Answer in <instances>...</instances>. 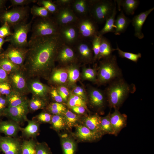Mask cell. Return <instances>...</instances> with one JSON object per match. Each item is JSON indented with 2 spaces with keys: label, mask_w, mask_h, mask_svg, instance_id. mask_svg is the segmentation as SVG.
<instances>
[{
  "label": "cell",
  "mask_w": 154,
  "mask_h": 154,
  "mask_svg": "<svg viewBox=\"0 0 154 154\" xmlns=\"http://www.w3.org/2000/svg\"><path fill=\"white\" fill-rule=\"evenodd\" d=\"M101 37L102 36L97 35L92 40V48L94 55V60L97 59L99 55Z\"/></svg>",
  "instance_id": "44"
},
{
  "label": "cell",
  "mask_w": 154,
  "mask_h": 154,
  "mask_svg": "<svg viewBox=\"0 0 154 154\" xmlns=\"http://www.w3.org/2000/svg\"><path fill=\"white\" fill-rule=\"evenodd\" d=\"M6 0H0V14L5 10Z\"/></svg>",
  "instance_id": "60"
},
{
  "label": "cell",
  "mask_w": 154,
  "mask_h": 154,
  "mask_svg": "<svg viewBox=\"0 0 154 154\" xmlns=\"http://www.w3.org/2000/svg\"><path fill=\"white\" fill-rule=\"evenodd\" d=\"M27 48L16 47L10 44L0 56L5 57L22 69L25 60Z\"/></svg>",
  "instance_id": "9"
},
{
  "label": "cell",
  "mask_w": 154,
  "mask_h": 154,
  "mask_svg": "<svg viewBox=\"0 0 154 154\" xmlns=\"http://www.w3.org/2000/svg\"><path fill=\"white\" fill-rule=\"evenodd\" d=\"M1 117L0 116V122L2 120L1 119Z\"/></svg>",
  "instance_id": "61"
},
{
  "label": "cell",
  "mask_w": 154,
  "mask_h": 154,
  "mask_svg": "<svg viewBox=\"0 0 154 154\" xmlns=\"http://www.w3.org/2000/svg\"><path fill=\"white\" fill-rule=\"evenodd\" d=\"M50 123L52 128L57 131L63 129L66 125L63 117L60 115H52Z\"/></svg>",
  "instance_id": "39"
},
{
  "label": "cell",
  "mask_w": 154,
  "mask_h": 154,
  "mask_svg": "<svg viewBox=\"0 0 154 154\" xmlns=\"http://www.w3.org/2000/svg\"><path fill=\"white\" fill-rule=\"evenodd\" d=\"M110 120L114 129L116 136L119 133L122 129L125 127L127 124V116L121 113L118 110L110 114Z\"/></svg>",
  "instance_id": "17"
},
{
  "label": "cell",
  "mask_w": 154,
  "mask_h": 154,
  "mask_svg": "<svg viewBox=\"0 0 154 154\" xmlns=\"http://www.w3.org/2000/svg\"><path fill=\"white\" fill-rule=\"evenodd\" d=\"M28 103V102L17 106L8 107L5 110L3 116L20 125L25 121H27L28 119L27 115L30 112Z\"/></svg>",
  "instance_id": "10"
},
{
  "label": "cell",
  "mask_w": 154,
  "mask_h": 154,
  "mask_svg": "<svg viewBox=\"0 0 154 154\" xmlns=\"http://www.w3.org/2000/svg\"><path fill=\"white\" fill-rule=\"evenodd\" d=\"M97 23L90 16L79 21L78 26V33L82 37L91 39L98 35Z\"/></svg>",
  "instance_id": "12"
},
{
  "label": "cell",
  "mask_w": 154,
  "mask_h": 154,
  "mask_svg": "<svg viewBox=\"0 0 154 154\" xmlns=\"http://www.w3.org/2000/svg\"><path fill=\"white\" fill-rule=\"evenodd\" d=\"M78 49L82 58L88 61L92 59L93 50L92 44L87 42H80L78 44Z\"/></svg>",
  "instance_id": "29"
},
{
  "label": "cell",
  "mask_w": 154,
  "mask_h": 154,
  "mask_svg": "<svg viewBox=\"0 0 154 154\" xmlns=\"http://www.w3.org/2000/svg\"><path fill=\"white\" fill-rule=\"evenodd\" d=\"M13 91L8 81L0 83V95L7 97Z\"/></svg>",
  "instance_id": "46"
},
{
  "label": "cell",
  "mask_w": 154,
  "mask_h": 154,
  "mask_svg": "<svg viewBox=\"0 0 154 154\" xmlns=\"http://www.w3.org/2000/svg\"><path fill=\"white\" fill-rule=\"evenodd\" d=\"M64 44L59 34L30 38L22 68L27 78L42 76L49 71Z\"/></svg>",
  "instance_id": "1"
},
{
  "label": "cell",
  "mask_w": 154,
  "mask_h": 154,
  "mask_svg": "<svg viewBox=\"0 0 154 154\" xmlns=\"http://www.w3.org/2000/svg\"><path fill=\"white\" fill-rule=\"evenodd\" d=\"M101 117L97 114L87 117L84 119L85 126L92 131L102 133L100 126Z\"/></svg>",
  "instance_id": "25"
},
{
  "label": "cell",
  "mask_w": 154,
  "mask_h": 154,
  "mask_svg": "<svg viewBox=\"0 0 154 154\" xmlns=\"http://www.w3.org/2000/svg\"><path fill=\"white\" fill-rule=\"evenodd\" d=\"M29 8L27 6H16L9 10H5L0 14V22H6L10 27L26 21L29 14Z\"/></svg>",
  "instance_id": "6"
},
{
  "label": "cell",
  "mask_w": 154,
  "mask_h": 154,
  "mask_svg": "<svg viewBox=\"0 0 154 154\" xmlns=\"http://www.w3.org/2000/svg\"><path fill=\"white\" fill-rule=\"evenodd\" d=\"M50 94L52 98L56 102L60 103L62 102V97L56 90L53 89L51 90Z\"/></svg>",
  "instance_id": "54"
},
{
  "label": "cell",
  "mask_w": 154,
  "mask_h": 154,
  "mask_svg": "<svg viewBox=\"0 0 154 154\" xmlns=\"http://www.w3.org/2000/svg\"><path fill=\"white\" fill-rule=\"evenodd\" d=\"M30 38L50 36L59 34V28L55 19L50 17L38 18L32 27Z\"/></svg>",
  "instance_id": "5"
},
{
  "label": "cell",
  "mask_w": 154,
  "mask_h": 154,
  "mask_svg": "<svg viewBox=\"0 0 154 154\" xmlns=\"http://www.w3.org/2000/svg\"><path fill=\"white\" fill-rule=\"evenodd\" d=\"M72 110L76 113L82 114L84 113L85 112V107L82 106H75L71 108Z\"/></svg>",
  "instance_id": "57"
},
{
  "label": "cell",
  "mask_w": 154,
  "mask_h": 154,
  "mask_svg": "<svg viewBox=\"0 0 154 154\" xmlns=\"http://www.w3.org/2000/svg\"><path fill=\"white\" fill-rule=\"evenodd\" d=\"M136 90L135 84H129L123 77L109 83L105 93L109 108L119 110L129 95L134 93Z\"/></svg>",
  "instance_id": "2"
},
{
  "label": "cell",
  "mask_w": 154,
  "mask_h": 154,
  "mask_svg": "<svg viewBox=\"0 0 154 154\" xmlns=\"http://www.w3.org/2000/svg\"><path fill=\"white\" fill-rule=\"evenodd\" d=\"M22 128L19 124L11 120H1L0 122V133L5 136L17 137Z\"/></svg>",
  "instance_id": "18"
},
{
  "label": "cell",
  "mask_w": 154,
  "mask_h": 154,
  "mask_svg": "<svg viewBox=\"0 0 154 154\" xmlns=\"http://www.w3.org/2000/svg\"><path fill=\"white\" fill-rule=\"evenodd\" d=\"M36 154H52L50 149L44 142H37L36 149Z\"/></svg>",
  "instance_id": "48"
},
{
  "label": "cell",
  "mask_w": 154,
  "mask_h": 154,
  "mask_svg": "<svg viewBox=\"0 0 154 154\" xmlns=\"http://www.w3.org/2000/svg\"><path fill=\"white\" fill-rule=\"evenodd\" d=\"M90 1L76 0L73 3L72 8L74 11L79 15H85L89 13Z\"/></svg>",
  "instance_id": "30"
},
{
  "label": "cell",
  "mask_w": 154,
  "mask_h": 154,
  "mask_svg": "<svg viewBox=\"0 0 154 154\" xmlns=\"http://www.w3.org/2000/svg\"><path fill=\"white\" fill-rule=\"evenodd\" d=\"M58 59L63 63L72 60L74 57V54L72 49L64 44L60 49L57 55Z\"/></svg>",
  "instance_id": "28"
},
{
  "label": "cell",
  "mask_w": 154,
  "mask_h": 154,
  "mask_svg": "<svg viewBox=\"0 0 154 154\" xmlns=\"http://www.w3.org/2000/svg\"><path fill=\"white\" fill-rule=\"evenodd\" d=\"M67 6L59 8L55 14V20L58 25H66L76 22L78 19L72 9Z\"/></svg>",
  "instance_id": "13"
},
{
  "label": "cell",
  "mask_w": 154,
  "mask_h": 154,
  "mask_svg": "<svg viewBox=\"0 0 154 154\" xmlns=\"http://www.w3.org/2000/svg\"><path fill=\"white\" fill-rule=\"evenodd\" d=\"M117 3L119 10H121V7L123 9L126 14L133 15L139 4V1L138 0H115Z\"/></svg>",
  "instance_id": "23"
},
{
  "label": "cell",
  "mask_w": 154,
  "mask_h": 154,
  "mask_svg": "<svg viewBox=\"0 0 154 154\" xmlns=\"http://www.w3.org/2000/svg\"><path fill=\"white\" fill-rule=\"evenodd\" d=\"M36 0H11V5L14 7L25 6L31 3L37 2Z\"/></svg>",
  "instance_id": "51"
},
{
  "label": "cell",
  "mask_w": 154,
  "mask_h": 154,
  "mask_svg": "<svg viewBox=\"0 0 154 154\" xmlns=\"http://www.w3.org/2000/svg\"><path fill=\"white\" fill-rule=\"evenodd\" d=\"M37 142L35 139L23 141L21 146V154H36Z\"/></svg>",
  "instance_id": "31"
},
{
  "label": "cell",
  "mask_w": 154,
  "mask_h": 154,
  "mask_svg": "<svg viewBox=\"0 0 154 154\" xmlns=\"http://www.w3.org/2000/svg\"><path fill=\"white\" fill-rule=\"evenodd\" d=\"M68 73V80L71 83L76 82L80 76V73L79 70L75 67L70 68Z\"/></svg>",
  "instance_id": "49"
},
{
  "label": "cell",
  "mask_w": 154,
  "mask_h": 154,
  "mask_svg": "<svg viewBox=\"0 0 154 154\" xmlns=\"http://www.w3.org/2000/svg\"><path fill=\"white\" fill-rule=\"evenodd\" d=\"M115 49L112 47L110 41L106 37L102 36L97 59L100 60L107 58L112 55Z\"/></svg>",
  "instance_id": "24"
},
{
  "label": "cell",
  "mask_w": 154,
  "mask_h": 154,
  "mask_svg": "<svg viewBox=\"0 0 154 154\" xmlns=\"http://www.w3.org/2000/svg\"><path fill=\"white\" fill-rule=\"evenodd\" d=\"M89 96L91 106L98 110L102 109L107 103L105 92L98 89L92 88L89 91Z\"/></svg>",
  "instance_id": "16"
},
{
  "label": "cell",
  "mask_w": 154,
  "mask_h": 154,
  "mask_svg": "<svg viewBox=\"0 0 154 154\" xmlns=\"http://www.w3.org/2000/svg\"><path fill=\"white\" fill-rule=\"evenodd\" d=\"M115 50L117 51L119 56L120 57L127 59L135 63H137L141 57V53H133L124 51L120 49L117 45V48L115 49Z\"/></svg>",
  "instance_id": "37"
},
{
  "label": "cell",
  "mask_w": 154,
  "mask_h": 154,
  "mask_svg": "<svg viewBox=\"0 0 154 154\" xmlns=\"http://www.w3.org/2000/svg\"><path fill=\"white\" fill-rule=\"evenodd\" d=\"M55 2L57 5L64 6L68 5L72 1L70 0H57Z\"/></svg>",
  "instance_id": "58"
},
{
  "label": "cell",
  "mask_w": 154,
  "mask_h": 154,
  "mask_svg": "<svg viewBox=\"0 0 154 154\" xmlns=\"http://www.w3.org/2000/svg\"><path fill=\"white\" fill-rule=\"evenodd\" d=\"M8 74L0 67V83L8 81Z\"/></svg>",
  "instance_id": "56"
},
{
  "label": "cell",
  "mask_w": 154,
  "mask_h": 154,
  "mask_svg": "<svg viewBox=\"0 0 154 154\" xmlns=\"http://www.w3.org/2000/svg\"><path fill=\"white\" fill-rule=\"evenodd\" d=\"M58 92L62 97L63 100L66 101L69 94L68 89L64 86L60 87L57 90Z\"/></svg>",
  "instance_id": "53"
},
{
  "label": "cell",
  "mask_w": 154,
  "mask_h": 154,
  "mask_svg": "<svg viewBox=\"0 0 154 154\" xmlns=\"http://www.w3.org/2000/svg\"><path fill=\"white\" fill-rule=\"evenodd\" d=\"M47 109L50 114L53 115H60L66 111L65 107L60 103H51L47 107Z\"/></svg>",
  "instance_id": "42"
},
{
  "label": "cell",
  "mask_w": 154,
  "mask_h": 154,
  "mask_svg": "<svg viewBox=\"0 0 154 154\" xmlns=\"http://www.w3.org/2000/svg\"><path fill=\"white\" fill-rule=\"evenodd\" d=\"M110 112L106 116L101 117V130L103 135L109 134L114 135V131L111 123L110 119Z\"/></svg>",
  "instance_id": "33"
},
{
  "label": "cell",
  "mask_w": 154,
  "mask_h": 154,
  "mask_svg": "<svg viewBox=\"0 0 154 154\" xmlns=\"http://www.w3.org/2000/svg\"><path fill=\"white\" fill-rule=\"evenodd\" d=\"M62 145L64 154H74L76 145L74 141L69 138L62 139Z\"/></svg>",
  "instance_id": "38"
},
{
  "label": "cell",
  "mask_w": 154,
  "mask_h": 154,
  "mask_svg": "<svg viewBox=\"0 0 154 154\" xmlns=\"http://www.w3.org/2000/svg\"><path fill=\"white\" fill-rule=\"evenodd\" d=\"M8 103V107H15L21 105L28 102L26 95H23L13 91L6 97Z\"/></svg>",
  "instance_id": "27"
},
{
  "label": "cell",
  "mask_w": 154,
  "mask_h": 154,
  "mask_svg": "<svg viewBox=\"0 0 154 154\" xmlns=\"http://www.w3.org/2000/svg\"><path fill=\"white\" fill-rule=\"evenodd\" d=\"M68 105L70 108L78 106H82L87 109L85 100L75 94L71 95L68 99Z\"/></svg>",
  "instance_id": "43"
},
{
  "label": "cell",
  "mask_w": 154,
  "mask_h": 154,
  "mask_svg": "<svg viewBox=\"0 0 154 154\" xmlns=\"http://www.w3.org/2000/svg\"><path fill=\"white\" fill-rule=\"evenodd\" d=\"M27 125L21 130L22 136L29 139H35L39 134L40 123L36 120L27 119Z\"/></svg>",
  "instance_id": "20"
},
{
  "label": "cell",
  "mask_w": 154,
  "mask_h": 154,
  "mask_svg": "<svg viewBox=\"0 0 154 154\" xmlns=\"http://www.w3.org/2000/svg\"><path fill=\"white\" fill-rule=\"evenodd\" d=\"M45 100L32 96L28 103L29 111L34 112L39 109H44L46 105Z\"/></svg>",
  "instance_id": "32"
},
{
  "label": "cell",
  "mask_w": 154,
  "mask_h": 154,
  "mask_svg": "<svg viewBox=\"0 0 154 154\" xmlns=\"http://www.w3.org/2000/svg\"><path fill=\"white\" fill-rule=\"evenodd\" d=\"M117 13L116 3L111 15L106 20L105 25L103 28L98 32V35L102 36L109 32L114 33L115 26V17Z\"/></svg>",
  "instance_id": "26"
},
{
  "label": "cell",
  "mask_w": 154,
  "mask_h": 154,
  "mask_svg": "<svg viewBox=\"0 0 154 154\" xmlns=\"http://www.w3.org/2000/svg\"><path fill=\"white\" fill-rule=\"evenodd\" d=\"M68 78V73L64 70L59 69L53 72L51 76L52 81L58 83H65Z\"/></svg>",
  "instance_id": "35"
},
{
  "label": "cell",
  "mask_w": 154,
  "mask_h": 154,
  "mask_svg": "<svg viewBox=\"0 0 154 154\" xmlns=\"http://www.w3.org/2000/svg\"><path fill=\"white\" fill-rule=\"evenodd\" d=\"M10 26L6 22L3 23L0 27V37L5 38L12 34Z\"/></svg>",
  "instance_id": "50"
},
{
  "label": "cell",
  "mask_w": 154,
  "mask_h": 154,
  "mask_svg": "<svg viewBox=\"0 0 154 154\" xmlns=\"http://www.w3.org/2000/svg\"><path fill=\"white\" fill-rule=\"evenodd\" d=\"M0 67L8 74L22 69L7 58L0 56Z\"/></svg>",
  "instance_id": "34"
},
{
  "label": "cell",
  "mask_w": 154,
  "mask_h": 154,
  "mask_svg": "<svg viewBox=\"0 0 154 154\" xmlns=\"http://www.w3.org/2000/svg\"><path fill=\"white\" fill-rule=\"evenodd\" d=\"M32 21L29 23L26 21L14 26V31L11 35L6 38L10 44L17 47L27 48L28 45L27 36L30 31Z\"/></svg>",
  "instance_id": "7"
},
{
  "label": "cell",
  "mask_w": 154,
  "mask_h": 154,
  "mask_svg": "<svg viewBox=\"0 0 154 154\" xmlns=\"http://www.w3.org/2000/svg\"><path fill=\"white\" fill-rule=\"evenodd\" d=\"M8 107V103L7 97L0 95V116H3V113Z\"/></svg>",
  "instance_id": "52"
},
{
  "label": "cell",
  "mask_w": 154,
  "mask_h": 154,
  "mask_svg": "<svg viewBox=\"0 0 154 154\" xmlns=\"http://www.w3.org/2000/svg\"><path fill=\"white\" fill-rule=\"evenodd\" d=\"M100 132L91 131L85 126L77 127L75 135L80 139L84 141H94L100 139L103 135Z\"/></svg>",
  "instance_id": "19"
},
{
  "label": "cell",
  "mask_w": 154,
  "mask_h": 154,
  "mask_svg": "<svg viewBox=\"0 0 154 154\" xmlns=\"http://www.w3.org/2000/svg\"><path fill=\"white\" fill-rule=\"evenodd\" d=\"M30 79L27 80L29 92L32 94V96L45 100L48 91V87L37 79L35 78Z\"/></svg>",
  "instance_id": "15"
},
{
  "label": "cell",
  "mask_w": 154,
  "mask_h": 154,
  "mask_svg": "<svg viewBox=\"0 0 154 154\" xmlns=\"http://www.w3.org/2000/svg\"><path fill=\"white\" fill-rule=\"evenodd\" d=\"M52 115L50 113L46 112H42L34 117L33 119H35L40 123H50Z\"/></svg>",
  "instance_id": "45"
},
{
  "label": "cell",
  "mask_w": 154,
  "mask_h": 154,
  "mask_svg": "<svg viewBox=\"0 0 154 154\" xmlns=\"http://www.w3.org/2000/svg\"><path fill=\"white\" fill-rule=\"evenodd\" d=\"M0 154H1L0 153Z\"/></svg>",
  "instance_id": "62"
},
{
  "label": "cell",
  "mask_w": 154,
  "mask_h": 154,
  "mask_svg": "<svg viewBox=\"0 0 154 154\" xmlns=\"http://www.w3.org/2000/svg\"><path fill=\"white\" fill-rule=\"evenodd\" d=\"M27 78L22 69L8 74V81L13 91L26 95L29 91Z\"/></svg>",
  "instance_id": "8"
},
{
  "label": "cell",
  "mask_w": 154,
  "mask_h": 154,
  "mask_svg": "<svg viewBox=\"0 0 154 154\" xmlns=\"http://www.w3.org/2000/svg\"><path fill=\"white\" fill-rule=\"evenodd\" d=\"M96 81L100 84H107L123 77L121 68L119 66L117 57L112 54L100 62Z\"/></svg>",
  "instance_id": "3"
},
{
  "label": "cell",
  "mask_w": 154,
  "mask_h": 154,
  "mask_svg": "<svg viewBox=\"0 0 154 154\" xmlns=\"http://www.w3.org/2000/svg\"><path fill=\"white\" fill-rule=\"evenodd\" d=\"M22 141L19 138L0 135V151L4 154H21Z\"/></svg>",
  "instance_id": "11"
},
{
  "label": "cell",
  "mask_w": 154,
  "mask_h": 154,
  "mask_svg": "<svg viewBox=\"0 0 154 154\" xmlns=\"http://www.w3.org/2000/svg\"><path fill=\"white\" fill-rule=\"evenodd\" d=\"M63 114L66 125L70 128L73 127L78 121V116L69 110H66Z\"/></svg>",
  "instance_id": "36"
},
{
  "label": "cell",
  "mask_w": 154,
  "mask_h": 154,
  "mask_svg": "<svg viewBox=\"0 0 154 154\" xmlns=\"http://www.w3.org/2000/svg\"><path fill=\"white\" fill-rule=\"evenodd\" d=\"M30 11L33 17L46 18L50 17V13L42 6L34 5L31 9Z\"/></svg>",
  "instance_id": "40"
},
{
  "label": "cell",
  "mask_w": 154,
  "mask_h": 154,
  "mask_svg": "<svg viewBox=\"0 0 154 154\" xmlns=\"http://www.w3.org/2000/svg\"><path fill=\"white\" fill-rule=\"evenodd\" d=\"M70 25V24H69ZM68 25L59 29V34L63 41L69 44L75 42L77 39L78 30L73 26Z\"/></svg>",
  "instance_id": "21"
},
{
  "label": "cell",
  "mask_w": 154,
  "mask_h": 154,
  "mask_svg": "<svg viewBox=\"0 0 154 154\" xmlns=\"http://www.w3.org/2000/svg\"><path fill=\"white\" fill-rule=\"evenodd\" d=\"M116 4L115 0H90V16L97 23H102L111 15Z\"/></svg>",
  "instance_id": "4"
},
{
  "label": "cell",
  "mask_w": 154,
  "mask_h": 154,
  "mask_svg": "<svg viewBox=\"0 0 154 154\" xmlns=\"http://www.w3.org/2000/svg\"><path fill=\"white\" fill-rule=\"evenodd\" d=\"M9 40L7 38H5L0 37V54H1L3 51L2 46L4 43L7 42H9Z\"/></svg>",
  "instance_id": "59"
},
{
  "label": "cell",
  "mask_w": 154,
  "mask_h": 154,
  "mask_svg": "<svg viewBox=\"0 0 154 154\" xmlns=\"http://www.w3.org/2000/svg\"><path fill=\"white\" fill-rule=\"evenodd\" d=\"M131 22V20L126 17L121 11L115 20V35H120L124 33Z\"/></svg>",
  "instance_id": "22"
},
{
  "label": "cell",
  "mask_w": 154,
  "mask_h": 154,
  "mask_svg": "<svg viewBox=\"0 0 154 154\" xmlns=\"http://www.w3.org/2000/svg\"><path fill=\"white\" fill-rule=\"evenodd\" d=\"M97 75L96 70L94 68H86L83 72V77L85 79L92 81H96Z\"/></svg>",
  "instance_id": "47"
},
{
  "label": "cell",
  "mask_w": 154,
  "mask_h": 154,
  "mask_svg": "<svg viewBox=\"0 0 154 154\" xmlns=\"http://www.w3.org/2000/svg\"><path fill=\"white\" fill-rule=\"evenodd\" d=\"M153 7L135 16L131 20L132 25L134 27V36L139 39H142L144 37L142 32V28L144 23L148 16L153 10Z\"/></svg>",
  "instance_id": "14"
},
{
  "label": "cell",
  "mask_w": 154,
  "mask_h": 154,
  "mask_svg": "<svg viewBox=\"0 0 154 154\" xmlns=\"http://www.w3.org/2000/svg\"><path fill=\"white\" fill-rule=\"evenodd\" d=\"M75 95L82 98L85 100L86 99V96L83 89L80 86H77L73 90Z\"/></svg>",
  "instance_id": "55"
},
{
  "label": "cell",
  "mask_w": 154,
  "mask_h": 154,
  "mask_svg": "<svg viewBox=\"0 0 154 154\" xmlns=\"http://www.w3.org/2000/svg\"><path fill=\"white\" fill-rule=\"evenodd\" d=\"M37 2L39 5L45 8L50 13L55 14L59 9L58 5L50 0H37Z\"/></svg>",
  "instance_id": "41"
}]
</instances>
